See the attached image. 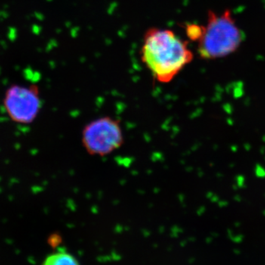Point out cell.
<instances>
[{
    "instance_id": "7a4b0ae2",
    "label": "cell",
    "mask_w": 265,
    "mask_h": 265,
    "mask_svg": "<svg viewBox=\"0 0 265 265\" xmlns=\"http://www.w3.org/2000/svg\"><path fill=\"white\" fill-rule=\"evenodd\" d=\"M242 31L230 10L222 13L209 11L206 26L198 40V52L203 59L212 60L235 53L243 41Z\"/></svg>"
},
{
    "instance_id": "6da1fadb",
    "label": "cell",
    "mask_w": 265,
    "mask_h": 265,
    "mask_svg": "<svg viewBox=\"0 0 265 265\" xmlns=\"http://www.w3.org/2000/svg\"><path fill=\"white\" fill-rule=\"evenodd\" d=\"M141 56L154 79L161 84L171 82L193 59L186 41L171 29L157 28L145 32Z\"/></svg>"
},
{
    "instance_id": "3957f363",
    "label": "cell",
    "mask_w": 265,
    "mask_h": 265,
    "mask_svg": "<svg viewBox=\"0 0 265 265\" xmlns=\"http://www.w3.org/2000/svg\"><path fill=\"white\" fill-rule=\"evenodd\" d=\"M123 142L120 122L110 117L94 119L83 130V145L91 155L106 156L119 149Z\"/></svg>"
},
{
    "instance_id": "8992f818",
    "label": "cell",
    "mask_w": 265,
    "mask_h": 265,
    "mask_svg": "<svg viewBox=\"0 0 265 265\" xmlns=\"http://www.w3.org/2000/svg\"><path fill=\"white\" fill-rule=\"evenodd\" d=\"M203 26L198 25H187L186 26V32L189 39L197 41L199 39L202 33Z\"/></svg>"
},
{
    "instance_id": "277c9868",
    "label": "cell",
    "mask_w": 265,
    "mask_h": 265,
    "mask_svg": "<svg viewBox=\"0 0 265 265\" xmlns=\"http://www.w3.org/2000/svg\"><path fill=\"white\" fill-rule=\"evenodd\" d=\"M4 106L14 122L29 124L35 120L41 109L39 89L35 85H13L6 91Z\"/></svg>"
},
{
    "instance_id": "5b68a950",
    "label": "cell",
    "mask_w": 265,
    "mask_h": 265,
    "mask_svg": "<svg viewBox=\"0 0 265 265\" xmlns=\"http://www.w3.org/2000/svg\"><path fill=\"white\" fill-rule=\"evenodd\" d=\"M46 265H79L78 260L66 251H58L48 256L44 262Z\"/></svg>"
},
{
    "instance_id": "52a82bcc",
    "label": "cell",
    "mask_w": 265,
    "mask_h": 265,
    "mask_svg": "<svg viewBox=\"0 0 265 265\" xmlns=\"http://www.w3.org/2000/svg\"><path fill=\"white\" fill-rule=\"evenodd\" d=\"M61 236L59 234H53L49 237L48 243L53 248H56L61 243Z\"/></svg>"
}]
</instances>
